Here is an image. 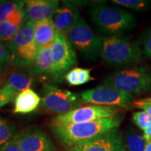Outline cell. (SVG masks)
<instances>
[{
  "instance_id": "1",
  "label": "cell",
  "mask_w": 151,
  "mask_h": 151,
  "mask_svg": "<svg viewBox=\"0 0 151 151\" xmlns=\"http://www.w3.org/2000/svg\"><path fill=\"white\" fill-rule=\"evenodd\" d=\"M122 113L107 118L76 124L52 123L50 130L60 144L69 149L118 128L122 120Z\"/></svg>"
},
{
  "instance_id": "2",
  "label": "cell",
  "mask_w": 151,
  "mask_h": 151,
  "mask_svg": "<svg viewBox=\"0 0 151 151\" xmlns=\"http://www.w3.org/2000/svg\"><path fill=\"white\" fill-rule=\"evenodd\" d=\"M90 15L97 27L110 36L120 37L137 24L134 16L124 9L98 5L92 9Z\"/></svg>"
},
{
  "instance_id": "3",
  "label": "cell",
  "mask_w": 151,
  "mask_h": 151,
  "mask_svg": "<svg viewBox=\"0 0 151 151\" xmlns=\"http://www.w3.org/2000/svg\"><path fill=\"white\" fill-rule=\"evenodd\" d=\"M142 50L135 42L119 36L102 37L101 57L114 67H127L141 60Z\"/></svg>"
},
{
  "instance_id": "4",
  "label": "cell",
  "mask_w": 151,
  "mask_h": 151,
  "mask_svg": "<svg viewBox=\"0 0 151 151\" xmlns=\"http://www.w3.org/2000/svg\"><path fill=\"white\" fill-rule=\"evenodd\" d=\"M36 22L27 20L12 40L5 43L10 53L11 62L15 67L28 68L33 63L37 52L35 42Z\"/></svg>"
},
{
  "instance_id": "5",
  "label": "cell",
  "mask_w": 151,
  "mask_h": 151,
  "mask_svg": "<svg viewBox=\"0 0 151 151\" xmlns=\"http://www.w3.org/2000/svg\"><path fill=\"white\" fill-rule=\"evenodd\" d=\"M102 85L129 94H139L151 90V69L146 67L118 71L103 81Z\"/></svg>"
},
{
  "instance_id": "6",
  "label": "cell",
  "mask_w": 151,
  "mask_h": 151,
  "mask_svg": "<svg viewBox=\"0 0 151 151\" xmlns=\"http://www.w3.org/2000/svg\"><path fill=\"white\" fill-rule=\"evenodd\" d=\"M67 37L73 48L84 58L94 61L101 56L102 38L96 35L82 18L69 32Z\"/></svg>"
},
{
  "instance_id": "7",
  "label": "cell",
  "mask_w": 151,
  "mask_h": 151,
  "mask_svg": "<svg viewBox=\"0 0 151 151\" xmlns=\"http://www.w3.org/2000/svg\"><path fill=\"white\" fill-rule=\"evenodd\" d=\"M82 103L81 97L74 92L47 84L42 88L41 106L50 112L63 114L80 108Z\"/></svg>"
},
{
  "instance_id": "8",
  "label": "cell",
  "mask_w": 151,
  "mask_h": 151,
  "mask_svg": "<svg viewBox=\"0 0 151 151\" xmlns=\"http://www.w3.org/2000/svg\"><path fill=\"white\" fill-rule=\"evenodd\" d=\"M133 97V94L104 85L85 90L81 94L83 103L106 106H118L125 109H129Z\"/></svg>"
},
{
  "instance_id": "9",
  "label": "cell",
  "mask_w": 151,
  "mask_h": 151,
  "mask_svg": "<svg viewBox=\"0 0 151 151\" xmlns=\"http://www.w3.org/2000/svg\"><path fill=\"white\" fill-rule=\"evenodd\" d=\"M52 76L60 78L66 75L77 64L74 48L67 36L57 32L51 44Z\"/></svg>"
},
{
  "instance_id": "10",
  "label": "cell",
  "mask_w": 151,
  "mask_h": 151,
  "mask_svg": "<svg viewBox=\"0 0 151 151\" xmlns=\"http://www.w3.org/2000/svg\"><path fill=\"white\" fill-rule=\"evenodd\" d=\"M121 112V109L116 106L89 105L70 111L63 114L58 115L52 123L76 124L94 121L100 119L107 118L117 116Z\"/></svg>"
},
{
  "instance_id": "11",
  "label": "cell",
  "mask_w": 151,
  "mask_h": 151,
  "mask_svg": "<svg viewBox=\"0 0 151 151\" xmlns=\"http://www.w3.org/2000/svg\"><path fill=\"white\" fill-rule=\"evenodd\" d=\"M68 151H126L118 128L67 149Z\"/></svg>"
},
{
  "instance_id": "12",
  "label": "cell",
  "mask_w": 151,
  "mask_h": 151,
  "mask_svg": "<svg viewBox=\"0 0 151 151\" xmlns=\"http://www.w3.org/2000/svg\"><path fill=\"white\" fill-rule=\"evenodd\" d=\"M16 140L23 151H56L53 142L40 128L25 129L19 132Z\"/></svg>"
},
{
  "instance_id": "13",
  "label": "cell",
  "mask_w": 151,
  "mask_h": 151,
  "mask_svg": "<svg viewBox=\"0 0 151 151\" xmlns=\"http://www.w3.org/2000/svg\"><path fill=\"white\" fill-rule=\"evenodd\" d=\"M25 21L39 22L52 19L58 9L59 1L57 0H29L24 1Z\"/></svg>"
},
{
  "instance_id": "14",
  "label": "cell",
  "mask_w": 151,
  "mask_h": 151,
  "mask_svg": "<svg viewBox=\"0 0 151 151\" xmlns=\"http://www.w3.org/2000/svg\"><path fill=\"white\" fill-rule=\"evenodd\" d=\"M65 6L58 9L52 16V20L57 32L66 36L81 17L77 8L65 4Z\"/></svg>"
},
{
  "instance_id": "15",
  "label": "cell",
  "mask_w": 151,
  "mask_h": 151,
  "mask_svg": "<svg viewBox=\"0 0 151 151\" xmlns=\"http://www.w3.org/2000/svg\"><path fill=\"white\" fill-rule=\"evenodd\" d=\"M51 44L41 47L37 50L33 63L27 68V73L32 77L52 74Z\"/></svg>"
},
{
  "instance_id": "16",
  "label": "cell",
  "mask_w": 151,
  "mask_h": 151,
  "mask_svg": "<svg viewBox=\"0 0 151 151\" xmlns=\"http://www.w3.org/2000/svg\"><path fill=\"white\" fill-rule=\"evenodd\" d=\"M41 102V98L33 90L27 89L20 92L14 101V114H27L35 111Z\"/></svg>"
},
{
  "instance_id": "17",
  "label": "cell",
  "mask_w": 151,
  "mask_h": 151,
  "mask_svg": "<svg viewBox=\"0 0 151 151\" xmlns=\"http://www.w3.org/2000/svg\"><path fill=\"white\" fill-rule=\"evenodd\" d=\"M57 32L52 19L36 22L35 37L37 49L51 44L56 37Z\"/></svg>"
},
{
  "instance_id": "18",
  "label": "cell",
  "mask_w": 151,
  "mask_h": 151,
  "mask_svg": "<svg viewBox=\"0 0 151 151\" xmlns=\"http://www.w3.org/2000/svg\"><path fill=\"white\" fill-rule=\"evenodd\" d=\"M34 82L33 77L28 73L14 71L11 73L4 84L11 88L17 94L29 89Z\"/></svg>"
},
{
  "instance_id": "19",
  "label": "cell",
  "mask_w": 151,
  "mask_h": 151,
  "mask_svg": "<svg viewBox=\"0 0 151 151\" xmlns=\"http://www.w3.org/2000/svg\"><path fill=\"white\" fill-rule=\"evenodd\" d=\"M91 70L88 69L76 67L71 69L65 75V81L71 86H78L86 84L94 80L90 74Z\"/></svg>"
},
{
  "instance_id": "20",
  "label": "cell",
  "mask_w": 151,
  "mask_h": 151,
  "mask_svg": "<svg viewBox=\"0 0 151 151\" xmlns=\"http://www.w3.org/2000/svg\"><path fill=\"white\" fill-rule=\"evenodd\" d=\"M18 134L16 126L0 117V151L11 141L16 140Z\"/></svg>"
},
{
  "instance_id": "21",
  "label": "cell",
  "mask_w": 151,
  "mask_h": 151,
  "mask_svg": "<svg viewBox=\"0 0 151 151\" xmlns=\"http://www.w3.org/2000/svg\"><path fill=\"white\" fill-rule=\"evenodd\" d=\"M146 141L143 137L137 132H127L125 136V148L127 151H144Z\"/></svg>"
},
{
  "instance_id": "22",
  "label": "cell",
  "mask_w": 151,
  "mask_h": 151,
  "mask_svg": "<svg viewBox=\"0 0 151 151\" xmlns=\"http://www.w3.org/2000/svg\"><path fill=\"white\" fill-rule=\"evenodd\" d=\"M24 3L21 1H0V22H6L11 13L18 9H24Z\"/></svg>"
},
{
  "instance_id": "23",
  "label": "cell",
  "mask_w": 151,
  "mask_h": 151,
  "mask_svg": "<svg viewBox=\"0 0 151 151\" xmlns=\"http://www.w3.org/2000/svg\"><path fill=\"white\" fill-rule=\"evenodd\" d=\"M22 25H14L8 22H0V41L6 43L12 40Z\"/></svg>"
},
{
  "instance_id": "24",
  "label": "cell",
  "mask_w": 151,
  "mask_h": 151,
  "mask_svg": "<svg viewBox=\"0 0 151 151\" xmlns=\"http://www.w3.org/2000/svg\"><path fill=\"white\" fill-rule=\"evenodd\" d=\"M111 2L137 11H145L150 7L151 2L143 0H113Z\"/></svg>"
},
{
  "instance_id": "25",
  "label": "cell",
  "mask_w": 151,
  "mask_h": 151,
  "mask_svg": "<svg viewBox=\"0 0 151 151\" xmlns=\"http://www.w3.org/2000/svg\"><path fill=\"white\" fill-rule=\"evenodd\" d=\"M132 120L136 125L143 131L151 124V117L145 111H138L134 113Z\"/></svg>"
},
{
  "instance_id": "26",
  "label": "cell",
  "mask_w": 151,
  "mask_h": 151,
  "mask_svg": "<svg viewBox=\"0 0 151 151\" xmlns=\"http://www.w3.org/2000/svg\"><path fill=\"white\" fill-rule=\"evenodd\" d=\"M17 94L9 87L4 84L0 88V108L15 101Z\"/></svg>"
},
{
  "instance_id": "27",
  "label": "cell",
  "mask_w": 151,
  "mask_h": 151,
  "mask_svg": "<svg viewBox=\"0 0 151 151\" xmlns=\"http://www.w3.org/2000/svg\"><path fill=\"white\" fill-rule=\"evenodd\" d=\"M143 53L149 58H151V28L146 33L142 42Z\"/></svg>"
},
{
  "instance_id": "28",
  "label": "cell",
  "mask_w": 151,
  "mask_h": 151,
  "mask_svg": "<svg viewBox=\"0 0 151 151\" xmlns=\"http://www.w3.org/2000/svg\"><path fill=\"white\" fill-rule=\"evenodd\" d=\"M10 62L11 58L9 51L5 45L0 41V65H7Z\"/></svg>"
},
{
  "instance_id": "29",
  "label": "cell",
  "mask_w": 151,
  "mask_h": 151,
  "mask_svg": "<svg viewBox=\"0 0 151 151\" xmlns=\"http://www.w3.org/2000/svg\"><path fill=\"white\" fill-rule=\"evenodd\" d=\"M134 106H135L137 108L141 109L143 110V111L148 113L151 117V101H148L146 99L142 100H139V101H134Z\"/></svg>"
},
{
  "instance_id": "30",
  "label": "cell",
  "mask_w": 151,
  "mask_h": 151,
  "mask_svg": "<svg viewBox=\"0 0 151 151\" xmlns=\"http://www.w3.org/2000/svg\"><path fill=\"white\" fill-rule=\"evenodd\" d=\"M1 151H23L19 146L16 140L11 141Z\"/></svg>"
},
{
  "instance_id": "31",
  "label": "cell",
  "mask_w": 151,
  "mask_h": 151,
  "mask_svg": "<svg viewBox=\"0 0 151 151\" xmlns=\"http://www.w3.org/2000/svg\"><path fill=\"white\" fill-rule=\"evenodd\" d=\"M143 138L147 143L151 142V124L146 129L143 131Z\"/></svg>"
},
{
  "instance_id": "32",
  "label": "cell",
  "mask_w": 151,
  "mask_h": 151,
  "mask_svg": "<svg viewBox=\"0 0 151 151\" xmlns=\"http://www.w3.org/2000/svg\"><path fill=\"white\" fill-rule=\"evenodd\" d=\"M3 78V71H2V67L0 65V84H1V81H2Z\"/></svg>"
},
{
  "instance_id": "33",
  "label": "cell",
  "mask_w": 151,
  "mask_h": 151,
  "mask_svg": "<svg viewBox=\"0 0 151 151\" xmlns=\"http://www.w3.org/2000/svg\"><path fill=\"white\" fill-rule=\"evenodd\" d=\"M144 151H151V142L147 143L146 147V148H145Z\"/></svg>"
},
{
  "instance_id": "34",
  "label": "cell",
  "mask_w": 151,
  "mask_h": 151,
  "mask_svg": "<svg viewBox=\"0 0 151 151\" xmlns=\"http://www.w3.org/2000/svg\"><path fill=\"white\" fill-rule=\"evenodd\" d=\"M146 100H148V101H151V97L150 98H147V99H146Z\"/></svg>"
}]
</instances>
